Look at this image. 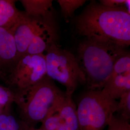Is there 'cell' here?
<instances>
[{
  "mask_svg": "<svg viewBox=\"0 0 130 130\" xmlns=\"http://www.w3.org/2000/svg\"><path fill=\"white\" fill-rule=\"evenodd\" d=\"M75 28L83 38L130 45V14L125 8H109L92 1L75 18Z\"/></svg>",
  "mask_w": 130,
  "mask_h": 130,
  "instance_id": "cell-1",
  "label": "cell"
},
{
  "mask_svg": "<svg viewBox=\"0 0 130 130\" xmlns=\"http://www.w3.org/2000/svg\"><path fill=\"white\" fill-rule=\"evenodd\" d=\"M125 47L111 42L83 38L75 56L89 90H100L110 74L117 60L128 51Z\"/></svg>",
  "mask_w": 130,
  "mask_h": 130,
  "instance_id": "cell-2",
  "label": "cell"
},
{
  "mask_svg": "<svg viewBox=\"0 0 130 130\" xmlns=\"http://www.w3.org/2000/svg\"><path fill=\"white\" fill-rule=\"evenodd\" d=\"M65 93L47 75L34 85L14 91V103L18 107L20 120L29 127H36Z\"/></svg>",
  "mask_w": 130,
  "mask_h": 130,
  "instance_id": "cell-3",
  "label": "cell"
},
{
  "mask_svg": "<svg viewBox=\"0 0 130 130\" xmlns=\"http://www.w3.org/2000/svg\"><path fill=\"white\" fill-rule=\"evenodd\" d=\"M45 52L46 75L65 86L67 94L72 95L79 84L85 85L84 76L71 52L57 43L53 44Z\"/></svg>",
  "mask_w": 130,
  "mask_h": 130,
  "instance_id": "cell-4",
  "label": "cell"
},
{
  "mask_svg": "<svg viewBox=\"0 0 130 130\" xmlns=\"http://www.w3.org/2000/svg\"><path fill=\"white\" fill-rule=\"evenodd\" d=\"M117 103L103 95L100 90L84 92L76 105L79 130H104L116 111Z\"/></svg>",
  "mask_w": 130,
  "mask_h": 130,
  "instance_id": "cell-5",
  "label": "cell"
},
{
  "mask_svg": "<svg viewBox=\"0 0 130 130\" xmlns=\"http://www.w3.org/2000/svg\"><path fill=\"white\" fill-rule=\"evenodd\" d=\"M46 75L44 54H26L19 58L6 84L14 92L37 84Z\"/></svg>",
  "mask_w": 130,
  "mask_h": 130,
  "instance_id": "cell-6",
  "label": "cell"
},
{
  "mask_svg": "<svg viewBox=\"0 0 130 130\" xmlns=\"http://www.w3.org/2000/svg\"><path fill=\"white\" fill-rule=\"evenodd\" d=\"M19 59L18 49L11 29L0 28V74L5 78V84Z\"/></svg>",
  "mask_w": 130,
  "mask_h": 130,
  "instance_id": "cell-7",
  "label": "cell"
},
{
  "mask_svg": "<svg viewBox=\"0 0 130 130\" xmlns=\"http://www.w3.org/2000/svg\"><path fill=\"white\" fill-rule=\"evenodd\" d=\"M42 22L44 21L28 16L23 12L20 18L11 29L17 47L19 59L27 54L33 37Z\"/></svg>",
  "mask_w": 130,
  "mask_h": 130,
  "instance_id": "cell-8",
  "label": "cell"
},
{
  "mask_svg": "<svg viewBox=\"0 0 130 130\" xmlns=\"http://www.w3.org/2000/svg\"><path fill=\"white\" fill-rule=\"evenodd\" d=\"M58 115L57 130H79L77 113V106L72 95L65 93L56 105Z\"/></svg>",
  "mask_w": 130,
  "mask_h": 130,
  "instance_id": "cell-9",
  "label": "cell"
},
{
  "mask_svg": "<svg viewBox=\"0 0 130 130\" xmlns=\"http://www.w3.org/2000/svg\"><path fill=\"white\" fill-rule=\"evenodd\" d=\"M57 37L56 25L42 22L33 37L27 54H44L53 44L57 43Z\"/></svg>",
  "mask_w": 130,
  "mask_h": 130,
  "instance_id": "cell-10",
  "label": "cell"
},
{
  "mask_svg": "<svg viewBox=\"0 0 130 130\" xmlns=\"http://www.w3.org/2000/svg\"><path fill=\"white\" fill-rule=\"evenodd\" d=\"M27 15L56 25L52 0H21Z\"/></svg>",
  "mask_w": 130,
  "mask_h": 130,
  "instance_id": "cell-11",
  "label": "cell"
},
{
  "mask_svg": "<svg viewBox=\"0 0 130 130\" xmlns=\"http://www.w3.org/2000/svg\"><path fill=\"white\" fill-rule=\"evenodd\" d=\"M100 91L103 95L109 99H119L124 94L130 92V73L107 78Z\"/></svg>",
  "mask_w": 130,
  "mask_h": 130,
  "instance_id": "cell-12",
  "label": "cell"
},
{
  "mask_svg": "<svg viewBox=\"0 0 130 130\" xmlns=\"http://www.w3.org/2000/svg\"><path fill=\"white\" fill-rule=\"evenodd\" d=\"M16 2L0 0V28L11 29L21 17L23 12L17 8Z\"/></svg>",
  "mask_w": 130,
  "mask_h": 130,
  "instance_id": "cell-13",
  "label": "cell"
},
{
  "mask_svg": "<svg viewBox=\"0 0 130 130\" xmlns=\"http://www.w3.org/2000/svg\"><path fill=\"white\" fill-rule=\"evenodd\" d=\"M12 105L6 106L0 114V130H22L21 121L11 113Z\"/></svg>",
  "mask_w": 130,
  "mask_h": 130,
  "instance_id": "cell-14",
  "label": "cell"
},
{
  "mask_svg": "<svg viewBox=\"0 0 130 130\" xmlns=\"http://www.w3.org/2000/svg\"><path fill=\"white\" fill-rule=\"evenodd\" d=\"M87 1L85 0H57L60 5L61 12L66 22H69L74 15L75 12L83 6Z\"/></svg>",
  "mask_w": 130,
  "mask_h": 130,
  "instance_id": "cell-15",
  "label": "cell"
},
{
  "mask_svg": "<svg viewBox=\"0 0 130 130\" xmlns=\"http://www.w3.org/2000/svg\"><path fill=\"white\" fill-rule=\"evenodd\" d=\"M127 73H130V54L129 51L121 56L117 60L114 65L110 74L107 78Z\"/></svg>",
  "mask_w": 130,
  "mask_h": 130,
  "instance_id": "cell-16",
  "label": "cell"
},
{
  "mask_svg": "<svg viewBox=\"0 0 130 130\" xmlns=\"http://www.w3.org/2000/svg\"><path fill=\"white\" fill-rule=\"evenodd\" d=\"M122 119L129 121L130 119V92L125 93L117 103L115 113Z\"/></svg>",
  "mask_w": 130,
  "mask_h": 130,
  "instance_id": "cell-17",
  "label": "cell"
},
{
  "mask_svg": "<svg viewBox=\"0 0 130 130\" xmlns=\"http://www.w3.org/2000/svg\"><path fill=\"white\" fill-rule=\"evenodd\" d=\"M107 126V130H130L129 121L122 119L115 114L112 116Z\"/></svg>",
  "mask_w": 130,
  "mask_h": 130,
  "instance_id": "cell-18",
  "label": "cell"
},
{
  "mask_svg": "<svg viewBox=\"0 0 130 130\" xmlns=\"http://www.w3.org/2000/svg\"><path fill=\"white\" fill-rule=\"evenodd\" d=\"M14 92L9 87L0 85V105L6 106L14 103Z\"/></svg>",
  "mask_w": 130,
  "mask_h": 130,
  "instance_id": "cell-19",
  "label": "cell"
},
{
  "mask_svg": "<svg viewBox=\"0 0 130 130\" xmlns=\"http://www.w3.org/2000/svg\"><path fill=\"white\" fill-rule=\"evenodd\" d=\"M99 3L109 8H125L127 12L130 14V0H100Z\"/></svg>",
  "mask_w": 130,
  "mask_h": 130,
  "instance_id": "cell-20",
  "label": "cell"
},
{
  "mask_svg": "<svg viewBox=\"0 0 130 130\" xmlns=\"http://www.w3.org/2000/svg\"><path fill=\"white\" fill-rule=\"evenodd\" d=\"M21 122H22V130H43L40 129V128L37 129L36 128V127H29L28 125H27L25 123H24L22 121Z\"/></svg>",
  "mask_w": 130,
  "mask_h": 130,
  "instance_id": "cell-21",
  "label": "cell"
},
{
  "mask_svg": "<svg viewBox=\"0 0 130 130\" xmlns=\"http://www.w3.org/2000/svg\"><path fill=\"white\" fill-rule=\"evenodd\" d=\"M5 107H3V106H1V105H0V114L2 113V112L3 111L4 108H5Z\"/></svg>",
  "mask_w": 130,
  "mask_h": 130,
  "instance_id": "cell-22",
  "label": "cell"
},
{
  "mask_svg": "<svg viewBox=\"0 0 130 130\" xmlns=\"http://www.w3.org/2000/svg\"><path fill=\"white\" fill-rule=\"evenodd\" d=\"M0 80H2V81H3V82H4L5 83V79L4 78V77L2 75L0 74Z\"/></svg>",
  "mask_w": 130,
  "mask_h": 130,
  "instance_id": "cell-23",
  "label": "cell"
}]
</instances>
